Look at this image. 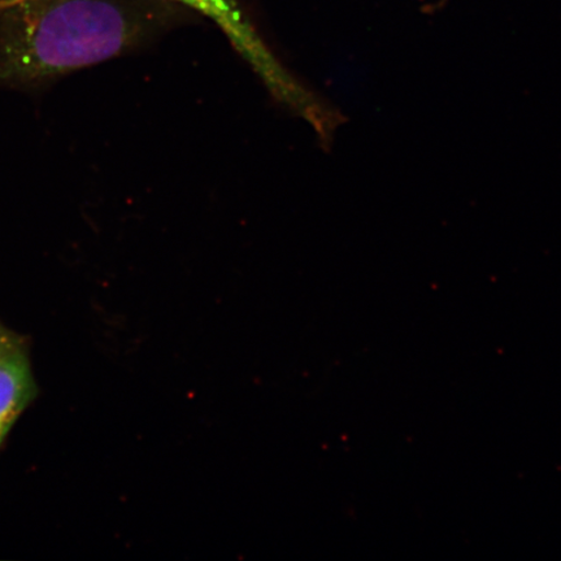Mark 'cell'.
I'll use <instances>...</instances> for the list:
<instances>
[{
	"label": "cell",
	"mask_w": 561,
	"mask_h": 561,
	"mask_svg": "<svg viewBox=\"0 0 561 561\" xmlns=\"http://www.w3.org/2000/svg\"><path fill=\"white\" fill-rule=\"evenodd\" d=\"M199 20L171 0H0V89L44 94Z\"/></svg>",
	"instance_id": "obj_1"
},
{
	"label": "cell",
	"mask_w": 561,
	"mask_h": 561,
	"mask_svg": "<svg viewBox=\"0 0 561 561\" xmlns=\"http://www.w3.org/2000/svg\"><path fill=\"white\" fill-rule=\"evenodd\" d=\"M201 18H208L220 27L238 47V50L249 55L252 60L268 62L270 51L266 50L254 21L241 0H171Z\"/></svg>",
	"instance_id": "obj_2"
},
{
	"label": "cell",
	"mask_w": 561,
	"mask_h": 561,
	"mask_svg": "<svg viewBox=\"0 0 561 561\" xmlns=\"http://www.w3.org/2000/svg\"><path fill=\"white\" fill-rule=\"evenodd\" d=\"M38 396L27 348L0 364V448L27 407Z\"/></svg>",
	"instance_id": "obj_3"
},
{
	"label": "cell",
	"mask_w": 561,
	"mask_h": 561,
	"mask_svg": "<svg viewBox=\"0 0 561 561\" xmlns=\"http://www.w3.org/2000/svg\"><path fill=\"white\" fill-rule=\"evenodd\" d=\"M24 348H27V342L24 336L12 331V329L0 321V364Z\"/></svg>",
	"instance_id": "obj_4"
}]
</instances>
